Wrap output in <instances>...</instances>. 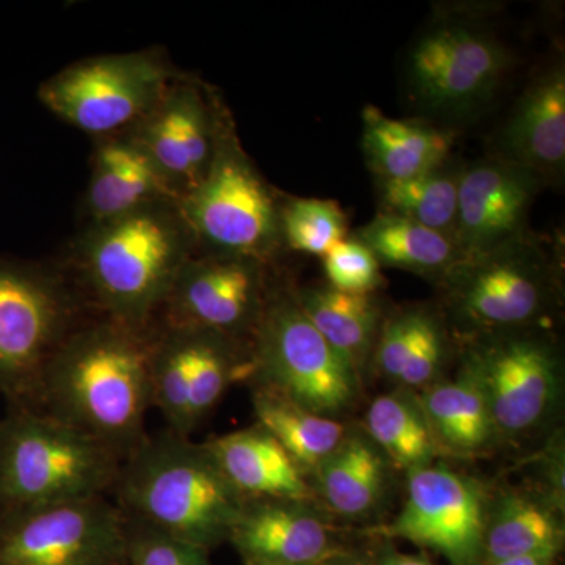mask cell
<instances>
[{"instance_id":"obj_1","label":"cell","mask_w":565,"mask_h":565,"mask_svg":"<svg viewBox=\"0 0 565 565\" xmlns=\"http://www.w3.org/2000/svg\"><path fill=\"white\" fill-rule=\"evenodd\" d=\"M154 338L106 318L76 327L44 370L39 408L125 459L147 437Z\"/></svg>"},{"instance_id":"obj_2","label":"cell","mask_w":565,"mask_h":565,"mask_svg":"<svg viewBox=\"0 0 565 565\" xmlns=\"http://www.w3.org/2000/svg\"><path fill=\"white\" fill-rule=\"evenodd\" d=\"M111 493L126 519L204 550L232 535L245 503L206 445L169 429L122 459Z\"/></svg>"},{"instance_id":"obj_3","label":"cell","mask_w":565,"mask_h":565,"mask_svg":"<svg viewBox=\"0 0 565 565\" xmlns=\"http://www.w3.org/2000/svg\"><path fill=\"white\" fill-rule=\"evenodd\" d=\"M193 243L178 203L158 202L92 223L77 258L82 277L106 318L148 329L192 258Z\"/></svg>"},{"instance_id":"obj_4","label":"cell","mask_w":565,"mask_h":565,"mask_svg":"<svg viewBox=\"0 0 565 565\" xmlns=\"http://www.w3.org/2000/svg\"><path fill=\"white\" fill-rule=\"evenodd\" d=\"M122 460L40 408L0 418V512L107 497Z\"/></svg>"},{"instance_id":"obj_5","label":"cell","mask_w":565,"mask_h":565,"mask_svg":"<svg viewBox=\"0 0 565 565\" xmlns=\"http://www.w3.org/2000/svg\"><path fill=\"white\" fill-rule=\"evenodd\" d=\"M178 207L195 243L211 253L264 262L281 244L280 204L223 117L214 154Z\"/></svg>"},{"instance_id":"obj_6","label":"cell","mask_w":565,"mask_h":565,"mask_svg":"<svg viewBox=\"0 0 565 565\" xmlns=\"http://www.w3.org/2000/svg\"><path fill=\"white\" fill-rule=\"evenodd\" d=\"M76 315L57 275L0 256V396L9 408H39L44 370L76 329Z\"/></svg>"},{"instance_id":"obj_7","label":"cell","mask_w":565,"mask_h":565,"mask_svg":"<svg viewBox=\"0 0 565 565\" xmlns=\"http://www.w3.org/2000/svg\"><path fill=\"white\" fill-rule=\"evenodd\" d=\"M177 81L152 52L98 55L58 71L41 85L39 98L62 121L109 137L131 129Z\"/></svg>"},{"instance_id":"obj_8","label":"cell","mask_w":565,"mask_h":565,"mask_svg":"<svg viewBox=\"0 0 565 565\" xmlns=\"http://www.w3.org/2000/svg\"><path fill=\"white\" fill-rule=\"evenodd\" d=\"M255 332V371L264 390L321 416L351 403L352 364L323 340L296 299L264 308Z\"/></svg>"},{"instance_id":"obj_9","label":"cell","mask_w":565,"mask_h":565,"mask_svg":"<svg viewBox=\"0 0 565 565\" xmlns=\"http://www.w3.org/2000/svg\"><path fill=\"white\" fill-rule=\"evenodd\" d=\"M126 519L106 497L0 512V565H126Z\"/></svg>"},{"instance_id":"obj_10","label":"cell","mask_w":565,"mask_h":565,"mask_svg":"<svg viewBox=\"0 0 565 565\" xmlns=\"http://www.w3.org/2000/svg\"><path fill=\"white\" fill-rule=\"evenodd\" d=\"M167 326L233 338L258 327L264 313L263 262L210 253L184 264L163 307Z\"/></svg>"},{"instance_id":"obj_11","label":"cell","mask_w":565,"mask_h":565,"mask_svg":"<svg viewBox=\"0 0 565 565\" xmlns=\"http://www.w3.org/2000/svg\"><path fill=\"white\" fill-rule=\"evenodd\" d=\"M457 308L482 327L522 326L541 311L548 264L541 245L530 237L457 264L448 275Z\"/></svg>"},{"instance_id":"obj_12","label":"cell","mask_w":565,"mask_h":565,"mask_svg":"<svg viewBox=\"0 0 565 565\" xmlns=\"http://www.w3.org/2000/svg\"><path fill=\"white\" fill-rule=\"evenodd\" d=\"M412 473L393 535L433 548L456 565H473L484 545V505L478 487L444 467L416 468Z\"/></svg>"},{"instance_id":"obj_13","label":"cell","mask_w":565,"mask_h":565,"mask_svg":"<svg viewBox=\"0 0 565 565\" xmlns=\"http://www.w3.org/2000/svg\"><path fill=\"white\" fill-rule=\"evenodd\" d=\"M223 117L195 85L177 81L128 136L181 199L210 167Z\"/></svg>"},{"instance_id":"obj_14","label":"cell","mask_w":565,"mask_h":565,"mask_svg":"<svg viewBox=\"0 0 565 565\" xmlns=\"http://www.w3.org/2000/svg\"><path fill=\"white\" fill-rule=\"evenodd\" d=\"M508 54L484 32L448 24L424 35L411 55L416 95L433 109L460 110L484 102L503 77Z\"/></svg>"},{"instance_id":"obj_15","label":"cell","mask_w":565,"mask_h":565,"mask_svg":"<svg viewBox=\"0 0 565 565\" xmlns=\"http://www.w3.org/2000/svg\"><path fill=\"white\" fill-rule=\"evenodd\" d=\"M542 178L508 159L460 169L456 243L463 262L526 236L527 212Z\"/></svg>"},{"instance_id":"obj_16","label":"cell","mask_w":565,"mask_h":565,"mask_svg":"<svg viewBox=\"0 0 565 565\" xmlns=\"http://www.w3.org/2000/svg\"><path fill=\"white\" fill-rule=\"evenodd\" d=\"M555 362L545 344L509 340L479 359L475 377L493 424L505 433H520L545 414L555 390Z\"/></svg>"},{"instance_id":"obj_17","label":"cell","mask_w":565,"mask_h":565,"mask_svg":"<svg viewBox=\"0 0 565 565\" xmlns=\"http://www.w3.org/2000/svg\"><path fill=\"white\" fill-rule=\"evenodd\" d=\"M178 200V192L128 134L104 137L93 159L87 192L92 223L121 217L147 204Z\"/></svg>"},{"instance_id":"obj_18","label":"cell","mask_w":565,"mask_h":565,"mask_svg":"<svg viewBox=\"0 0 565 565\" xmlns=\"http://www.w3.org/2000/svg\"><path fill=\"white\" fill-rule=\"evenodd\" d=\"M288 500H245L230 539L250 563L305 565L326 553V527Z\"/></svg>"},{"instance_id":"obj_19","label":"cell","mask_w":565,"mask_h":565,"mask_svg":"<svg viewBox=\"0 0 565 565\" xmlns=\"http://www.w3.org/2000/svg\"><path fill=\"white\" fill-rule=\"evenodd\" d=\"M504 159L544 180L565 162V73L548 71L527 88L503 132Z\"/></svg>"},{"instance_id":"obj_20","label":"cell","mask_w":565,"mask_h":565,"mask_svg":"<svg viewBox=\"0 0 565 565\" xmlns=\"http://www.w3.org/2000/svg\"><path fill=\"white\" fill-rule=\"evenodd\" d=\"M223 476L245 500L300 501L308 487L302 470L262 426L206 444Z\"/></svg>"},{"instance_id":"obj_21","label":"cell","mask_w":565,"mask_h":565,"mask_svg":"<svg viewBox=\"0 0 565 565\" xmlns=\"http://www.w3.org/2000/svg\"><path fill=\"white\" fill-rule=\"evenodd\" d=\"M452 136L423 122L386 117L374 106L363 110V148L371 169L384 180H407L441 169Z\"/></svg>"},{"instance_id":"obj_22","label":"cell","mask_w":565,"mask_h":565,"mask_svg":"<svg viewBox=\"0 0 565 565\" xmlns=\"http://www.w3.org/2000/svg\"><path fill=\"white\" fill-rule=\"evenodd\" d=\"M360 243L366 245L379 264L399 267L422 275H445L462 263L459 245L448 234L382 212L356 232Z\"/></svg>"},{"instance_id":"obj_23","label":"cell","mask_w":565,"mask_h":565,"mask_svg":"<svg viewBox=\"0 0 565 565\" xmlns=\"http://www.w3.org/2000/svg\"><path fill=\"white\" fill-rule=\"evenodd\" d=\"M294 299L323 340L355 367L370 348L377 329V305L370 294H348L321 288L307 289Z\"/></svg>"},{"instance_id":"obj_24","label":"cell","mask_w":565,"mask_h":565,"mask_svg":"<svg viewBox=\"0 0 565 565\" xmlns=\"http://www.w3.org/2000/svg\"><path fill=\"white\" fill-rule=\"evenodd\" d=\"M258 426L273 435L294 462L302 467H318L343 444V427L327 416L305 411L280 396L259 390L255 394Z\"/></svg>"},{"instance_id":"obj_25","label":"cell","mask_w":565,"mask_h":565,"mask_svg":"<svg viewBox=\"0 0 565 565\" xmlns=\"http://www.w3.org/2000/svg\"><path fill=\"white\" fill-rule=\"evenodd\" d=\"M459 174L460 169H446L444 166L407 180L381 181L384 212L422 223L456 241Z\"/></svg>"},{"instance_id":"obj_26","label":"cell","mask_w":565,"mask_h":565,"mask_svg":"<svg viewBox=\"0 0 565 565\" xmlns=\"http://www.w3.org/2000/svg\"><path fill=\"white\" fill-rule=\"evenodd\" d=\"M559 523L544 504L525 497L505 498L486 534L492 563L557 552Z\"/></svg>"},{"instance_id":"obj_27","label":"cell","mask_w":565,"mask_h":565,"mask_svg":"<svg viewBox=\"0 0 565 565\" xmlns=\"http://www.w3.org/2000/svg\"><path fill=\"white\" fill-rule=\"evenodd\" d=\"M382 479L381 456L359 438L341 444L322 462L323 497L343 515H360L371 509L381 493Z\"/></svg>"},{"instance_id":"obj_28","label":"cell","mask_w":565,"mask_h":565,"mask_svg":"<svg viewBox=\"0 0 565 565\" xmlns=\"http://www.w3.org/2000/svg\"><path fill=\"white\" fill-rule=\"evenodd\" d=\"M430 430L456 449H476L489 440L493 422L476 377L437 386L424 399Z\"/></svg>"},{"instance_id":"obj_29","label":"cell","mask_w":565,"mask_h":565,"mask_svg":"<svg viewBox=\"0 0 565 565\" xmlns=\"http://www.w3.org/2000/svg\"><path fill=\"white\" fill-rule=\"evenodd\" d=\"M366 424L374 440L401 467H427L434 456V434L427 419L399 397L375 399L367 411Z\"/></svg>"},{"instance_id":"obj_30","label":"cell","mask_w":565,"mask_h":565,"mask_svg":"<svg viewBox=\"0 0 565 565\" xmlns=\"http://www.w3.org/2000/svg\"><path fill=\"white\" fill-rule=\"evenodd\" d=\"M188 386V427L193 433L221 399L234 373L232 338L191 329Z\"/></svg>"},{"instance_id":"obj_31","label":"cell","mask_w":565,"mask_h":565,"mask_svg":"<svg viewBox=\"0 0 565 565\" xmlns=\"http://www.w3.org/2000/svg\"><path fill=\"white\" fill-rule=\"evenodd\" d=\"M280 233L291 250L323 258L348 237V221L332 200L297 199L280 207Z\"/></svg>"},{"instance_id":"obj_32","label":"cell","mask_w":565,"mask_h":565,"mask_svg":"<svg viewBox=\"0 0 565 565\" xmlns=\"http://www.w3.org/2000/svg\"><path fill=\"white\" fill-rule=\"evenodd\" d=\"M125 561L126 565H210L202 546L131 519H126Z\"/></svg>"},{"instance_id":"obj_33","label":"cell","mask_w":565,"mask_h":565,"mask_svg":"<svg viewBox=\"0 0 565 565\" xmlns=\"http://www.w3.org/2000/svg\"><path fill=\"white\" fill-rule=\"evenodd\" d=\"M330 288L348 294H371L381 285V264L356 237H345L323 256Z\"/></svg>"},{"instance_id":"obj_34","label":"cell","mask_w":565,"mask_h":565,"mask_svg":"<svg viewBox=\"0 0 565 565\" xmlns=\"http://www.w3.org/2000/svg\"><path fill=\"white\" fill-rule=\"evenodd\" d=\"M441 355H444V338H441L440 327L433 316L418 311L414 343L399 381L411 386L427 384L437 374Z\"/></svg>"},{"instance_id":"obj_35","label":"cell","mask_w":565,"mask_h":565,"mask_svg":"<svg viewBox=\"0 0 565 565\" xmlns=\"http://www.w3.org/2000/svg\"><path fill=\"white\" fill-rule=\"evenodd\" d=\"M556 552H545L541 555L516 557V559L500 561L493 565H552Z\"/></svg>"},{"instance_id":"obj_36","label":"cell","mask_w":565,"mask_h":565,"mask_svg":"<svg viewBox=\"0 0 565 565\" xmlns=\"http://www.w3.org/2000/svg\"><path fill=\"white\" fill-rule=\"evenodd\" d=\"M385 565H433L422 557L415 556H394L392 559L386 561Z\"/></svg>"},{"instance_id":"obj_37","label":"cell","mask_w":565,"mask_h":565,"mask_svg":"<svg viewBox=\"0 0 565 565\" xmlns=\"http://www.w3.org/2000/svg\"><path fill=\"white\" fill-rule=\"evenodd\" d=\"M250 565H274V564H266V563H250Z\"/></svg>"}]
</instances>
